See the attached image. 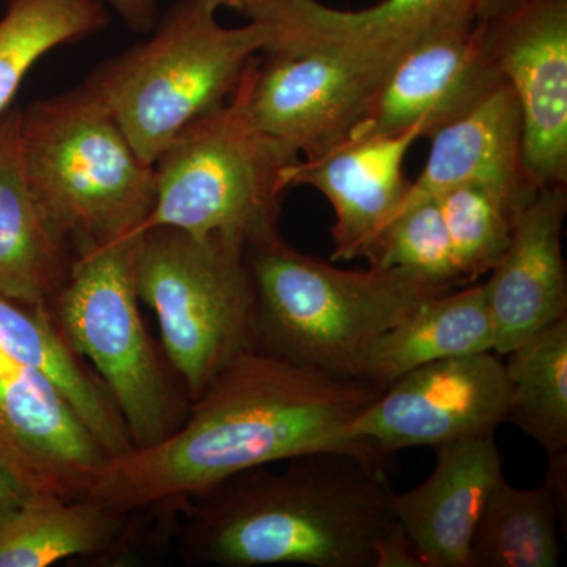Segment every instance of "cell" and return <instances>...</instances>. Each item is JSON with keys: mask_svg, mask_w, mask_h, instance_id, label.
<instances>
[{"mask_svg": "<svg viewBox=\"0 0 567 567\" xmlns=\"http://www.w3.org/2000/svg\"><path fill=\"white\" fill-rule=\"evenodd\" d=\"M383 388L245 350L192 401L156 445L112 458L85 498L122 514L186 502L227 477L315 453H349L390 470V458L347 435Z\"/></svg>", "mask_w": 567, "mask_h": 567, "instance_id": "cell-1", "label": "cell"}, {"mask_svg": "<svg viewBox=\"0 0 567 567\" xmlns=\"http://www.w3.org/2000/svg\"><path fill=\"white\" fill-rule=\"evenodd\" d=\"M388 473L349 453L245 470L186 499L183 555L223 567H377V547L399 525Z\"/></svg>", "mask_w": 567, "mask_h": 567, "instance_id": "cell-2", "label": "cell"}, {"mask_svg": "<svg viewBox=\"0 0 567 567\" xmlns=\"http://www.w3.org/2000/svg\"><path fill=\"white\" fill-rule=\"evenodd\" d=\"M256 290L254 349L324 374L361 380L365 354L416 305L450 292L401 268L346 271L278 234L246 246Z\"/></svg>", "mask_w": 567, "mask_h": 567, "instance_id": "cell-3", "label": "cell"}, {"mask_svg": "<svg viewBox=\"0 0 567 567\" xmlns=\"http://www.w3.org/2000/svg\"><path fill=\"white\" fill-rule=\"evenodd\" d=\"M151 33L84 84L141 158L155 164L189 123L233 95L274 32L264 21L224 28L203 0H177Z\"/></svg>", "mask_w": 567, "mask_h": 567, "instance_id": "cell-4", "label": "cell"}, {"mask_svg": "<svg viewBox=\"0 0 567 567\" xmlns=\"http://www.w3.org/2000/svg\"><path fill=\"white\" fill-rule=\"evenodd\" d=\"M21 148L37 199L76 256L140 234L156 173L82 84L22 107Z\"/></svg>", "mask_w": 567, "mask_h": 567, "instance_id": "cell-5", "label": "cell"}, {"mask_svg": "<svg viewBox=\"0 0 567 567\" xmlns=\"http://www.w3.org/2000/svg\"><path fill=\"white\" fill-rule=\"evenodd\" d=\"M287 155L254 125L235 89L189 123L156 159V197L140 234L173 227L193 237L246 246L278 234Z\"/></svg>", "mask_w": 567, "mask_h": 567, "instance_id": "cell-6", "label": "cell"}, {"mask_svg": "<svg viewBox=\"0 0 567 567\" xmlns=\"http://www.w3.org/2000/svg\"><path fill=\"white\" fill-rule=\"evenodd\" d=\"M136 289L158 319L164 352L189 402L237 354L254 349L256 290L241 241L173 227L145 230Z\"/></svg>", "mask_w": 567, "mask_h": 567, "instance_id": "cell-7", "label": "cell"}, {"mask_svg": "<svg viewBox=\"0 0 567 567\" xmlns=\"http://www.w3.org/2000/svg\"><path fill=\"white\" fill-rule=\"evenodd\" d=\"M142 234L74 257L51 311L74 352L110 391L134 450L156 445L185 420V404L145 330L136 289Z\"/></svg>", "mask_w": 567, "mask_h": 567, "instance_id": "cell-8", "label": "cell"}, {"mask_svg": "<svg viewBox=\"0 0 567 567\" xmlns=\"http://www.w3.org/2000/svg\"><path fill=\"white\" fill-rule=\"evenodd\" d=\"M393 66L317 47H270L238 82L254 125L298 159L350 140Z\"/></svg>", "mask_w": 567, "mask_h": 567, "instance_id": "cell-9", "label": "cell"}, {"mask_svg": "<svg viewBox=\"0 0 567 567\" xmlns=\"http://www.w3.org/2000/svg\"><path fill=\"white\" fill-rule=\"evenodd\" d=\"M505 363L491 352L446 358L398 377L347 435L385 456L494 435L507 416Z\"/></svg>", "mask_w": 567, "mask_h": 567, "instance_id": "cell-10", "label": "cell"}, {"mask_svg": "<svg viewBox=\"0 0 567 567\" xmlns=\"http://www.w3.org/2000/svg\"><path fill=\"white\" fill-rule=\"evenodd\" d=\"M486 29L495 69L520 110L528 182L566 183L567 0H511Z\"/></svg>", "mask_w": 567, "mask_h": 567, "instance_id": "cell-11", "label": "cell"}, {"mask_svg": "<svg viewBox=\"0 0 567 567\" xmlns=\"http://www.w3.org/2000/svg\"><path fill=\"white\" fill-rule=\"evenodd\" d=\"M506 3L380 0L368 9L339 10L319 0H249L244 17L270 25L274 35L267 48H327L394 66L416 44L442 33L476 28Z\"/></svg>", "mask_w": 567, "mask_h": 567, "instance_id": "cell-12", "label": "cell"}, {"mask_svg": "<svg viewBox=\"0 0 567 567\" xmlns=\"http://www.w3.org/2000/svg\"><path fill=\"white\" fill-rule=\"evenodd\" d=\"M0 461L31 494L76 499L112 458L54 386L0 353Z\"/></svg>", "mask_w": 567, "mask_h": 567, "instance_id": "cell-13", "label": "cell"}, {"mask_svg": "<svg viewBox=\"0 0 567 567\" xmlns=\"http://www.w3.org/2000/svg\"><path fill=\"white\" fill-rule=\"evenodd\" d=\"M566 212V183H554L537 188L517 213L506 251L484 284L498 354L567 317Z\"/></svg>", "mask_w": 567, "mask_h": 567, "instance_id": "cell-14", "label": "cell"}, {"mask_svg": "<svg viewBox=\"0 0 567 567\" xmlns=\"http://www.w3.org/2000/svg\"><path fill=\"white\" fill-rule=\"evenodd\" d=\"M502 81L488 47L486 21L432 37L394 63L347 142L402 132L424 121L434 132L475 106Z\"/></svg>", "mask_w": 567, "mask_h": 567, "instance_id": "cell-15", "label": "cell"}, {"mask_svg": "<svg viewBox=\"0 0 567 567\" xmlns=\"http://www.w3.org/2000/svg\"><path fill=\"white\" fill-rule=\"evenodd\" d=\"M432 125L350 141L317 159H298L284 173V188L315 186L333 207V260L371 257L377 240L404 199L406 152Z\"/></svg>", "mask_w": 567, "mask_h": 567, "instance_id": "cell-16", "label": "cell"}, {"mask_svg": "<svg viewBox=\"0 0 567 567\" xmlns=\"http://www.w3.org/2000/svg\"><path fill=\"white\" fill-rule=\"evenodd\" d=\"M421 486L394 494V513L421 567H470V544L496 481L503 476L494 435L435 447Z\"/></svg>", "mask_w": 567, "mask_h": 567, "instance_id": "cell-17", "label": "cell"}, {"mask_svg": "<svg viewBox=\"0 0 567 567\" xmlns=\"http://www.w3.org/2000/svg\"><path fill=\"white\" fill-rule=\"evenodd\" d=\"M22 107L0 114V293L24 305L50 306L69 279V238L41 207L25 174Z\"/></svg>", "mask_w": 567, "mask_h": 567, "instance_id": "cell-18", "label": "cell"}, {"mask_svg": "<svg viewBox=\"0 0 567 567\" xmlns=\"http://www.w3.org/2000/svg\"><path fill=\"white\" fill-rule=\"evenodd\" d=\"M429 137L431 153L423 173L410 183L388 224L412 205L434 199L464 183H498L522 192L537 189L528 182L522 164L520 110L505 80Z\"/></svg>", "mask_w": 567, "mask_h": 567, "instance_id": "cell-19", "label": "cell"}, {"mask_svg": "<svg viewBox=\"0 0 567 567\" xmlns=\"http://www.w3.org/2000/svg\"><path fill=\"white\" fill-rule=\"evenodd\" d=\"M0 353L54 386L111 458L132 453L110 391L66 341L51 306L24 305L0 293Z\"/></svg>", "mask_w": 567, "mask_h": 567, "instance_id": "cell-20", "label": "cell"}, {"mask_svg": "<svg viewBox=\"0 0 567 567\" xmlns=\"http://www.w3.org/2000/svg\"><path fill=\"white\" fill-rule=\"evenodd\" d=\"M494 330L484 284L425 298L385 331L365 354L361 380L385 388L420 365L492 352Z\"/></svg>", "mask_w": 567, "mask_h": 567, "instance_id": "cell-21", "label": "cell"}, {"mask_svg": "<svg viewBox=\"0 0 567 567\" xmlns=\"http://www.w3.org/2000/svg\"><path fill=\"white\" fill-rule=\"evenodd\" d=\"M128 517L92 498L29 494L0 516V567H44L104 554L128 533Z\"/></svg>", "mask_w": 567, "mask_h": 567, "instance_id": "cell-22", "label": "cell"}, {"mask_svg": "<svg viewBox=\"0 0 567 567\" xmlns=\"http://www.w3.org/2000/svg\"><path fill=\"white\" fill-rule=\"evenodd\" d=\"M561 513L566 511L547 483L520 491L499 477L473 533L470 567L558 566Z\"/></svg>", "mask_w": 567, "mask_h": 567, "instance_id": "cell-23", "label": "cell"}, {"mask_svg": "<svg viewBox=\"0 0 567 567\" xmlns=\"http://www.w3.org/2000/svg\"><path fill=\"white\" fill-rule=\"evenodd\" d=\"M507 357L506 421L536 440L548 458L567 456V317Z\"/></svg>", "mask_w": 567, "mask_h": 567, "instance_id": "cell-24", "label": "cell"}, {"mask_svg": "<svg viewBox=\"0 0 567 567\" xmlns=\"http://www.w3.org/2000/svg\"><path fill=\"white\" fill-rule=\"evenodd\" d=\"M0 18V114L44 55L104 31L111 11L99 0H7Z\"/></svg>", "mask_w": 567, "mask_h": 567, "instance_id": "cell-25", "label": "cell"}, {"mask_svg": "<svg viewBox=\"0 0 567 567\" xmlns=\"http://www.w3.org/2000/svg\"><path fill=\"white\" fill-rule=\"evenodd\" d=\"M536 192L470 182L436 197L465 284L494 270L509 244L517 213Z\"/></svg>", "mask_w": 567, "mask_h": 567, "instance_id": "cell-26", "label": "cell"}, {"mask_svg": "<svg viewBox=\"0 0 567 567\" xmlns=\"http://www.w3.org/2000/svg\"><path fill=\"white\" fill-rule=\"evenodd\" d=\"M369 264L401 268L446 290L465 284L436 197L399 213L380 234Z\"/></svg>", "mask_w": 567, "mask_h": 567, "instance_id": "cell-27", "label": "cell"}, {"mask_svg": "<svg viewBox=\"0 0 567 567\" xmlns=\"http://www.w3.org/2000/svg\"><path fill=\"white\" fill-rule=\"evenodd\" d=\"M117 13L123 24L136 33H151L159 20L158 0H99Z\"/></svg>", "mask_w": 567, "mask_h": 567, "instance_id": "cell-28", "label": "cell"}, {"mask_svg": "<svg viewBox=\"0 0 567 567\" xmlns=\"http://www.w3.org/2000/svg\"><path fill=\"white\" fill-rule=\"evenodd\" d=\"M377 567H421L401 524L377 547Z\"/></svg>", "mask_w": 567, "mask_h": 567, "instance_id": "cell-29", "label": "cell"}, {"mask_svg": "<svg viewBox=\"0 0 567 567\" xmlns=\"http://www.w3.org/2000/svg\"><path fill=\"white\" fill-rule=\"evenodd\" d=\"M31 492L21 486L9 468L0 461V516L21 505Z\"/></svg>", "mask_w": 567, "mask_h": 567, "instance_id": "cell-30", "label": "cell"}, {"mask_svg": "<svg viewBox=\"0 0 567 567\" xmlns=\"http://www.w3.org/2000/svg\"><path fill=\"white\" fill-rule=\"evenodd\" d=\"M203 2L213 11H218L223 9V7H226V9L235 10L244 14L249 0H203Z\"/></svg>", "mask_w": 567, "mask_h": 567, "instance_id": "cell-31", "label": "cell"}, {"mask_svg": "<svg viewBox=\"0 0 567 567\" xmlns=\"http://www.w3.org/2000/svg\"><path fill=\"white\" fill-rule=\"evenodd\" d=\"M507 2H511V0H507Z\"/></svg>", "mask_w": 567, "mask_h": 567, "instance_id": "cell-32", "label": "cell"}]
</instances>
